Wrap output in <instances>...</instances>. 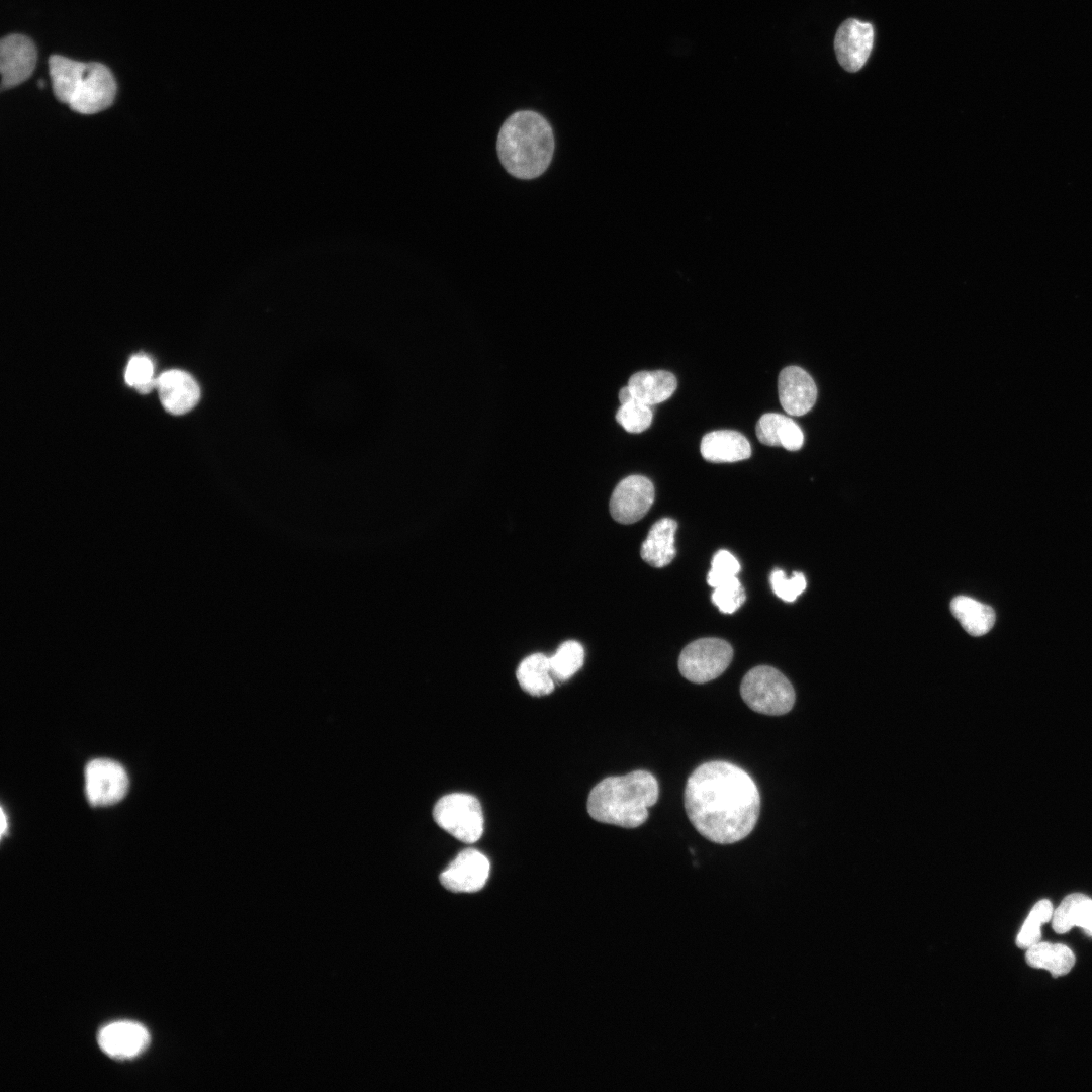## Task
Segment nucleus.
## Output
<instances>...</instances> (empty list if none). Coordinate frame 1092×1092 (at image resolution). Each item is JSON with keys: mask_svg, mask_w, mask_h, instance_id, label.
<instances>
[{"mask_svg": "<svg viewBox=\"0 0 1092 1092\" xmlns=\"http://www.w3.org/2000/svg\"><path fill=\"white\" fill-rule=\"evenodd\" d=\"M687 816L709 841L731 844L754 829L760 794L741 767L723 760L707 761L688 778L684 793Z\"/></svg>", "mask_w": 1092, "mask_h": 1092, "instance_id": "f257e3e1", "label": "nucleus"}, {"mask_svg": "<svg viewBox=\"0 0 1092 1092\" xmlns=\"http://www.w3.org/2000/svg\"><path fill=\"white\" fill-rule=\"evenodd\" d=\"M659 796L656 778L647 770L608 777L598 783L587 799V812L596 821L636 828L648 818V808Z\"/></svg>", "mask_w": 1092, "mask_h": 1092, "instance_id": "f03ea898", "label": "nucleus"}, {"mask_svg": "<svg viewBox=\"0 0 1092 1092\" xmlns=\"http://www.w3.org/2000/svg\"><path fill=\"white\" fill-rule=\"evenodd\" d=\"M496 150L502 165L511 175L521 179L536 178L551 162L553 132L540 114L530 110L518 111L502 125Z\"/></svg>", "mask_w": 1092, "mask_h": 1092, "instance_id": "7ed1b4c3", "label": "nucleus"}, {"mask_svg": "<svg viewBox=\"0 0 1092 1092\" xmlns=\"http://www.w3.org/2000/svg\"><path fill=\"white\" fill-rule=\"evenodd\" d=\"M49 71L56 98L78 113H97L109 107L114 100V77L101 63L78 62L52 55Z\"/></svg>", "mask_w": 1092, "mask_h": 1092, "instance_id": "20e7f679", "label": "nucleus"}, {"mask_svg": "<svg viewBox=\"0 0 1092 1092\" xmlns=\"http://www.w3.org/2000/svg\"><path fill=\"white\" fill-rule=\"evenodd\" d=\"M740 695L752 711L768 716L787 714L796 700L789 679L781 671L767 665L755 666L744 675Z\"/></svg>", "mask_w": 1092, "mask_h": 1092, "instance_id": "39448f33", "label": "nucleus"}, {"mask_svg": "<svg viewBox=\"0 0 1092 1092\" xmlns=\"http://www.w3.org/2000/svg\"><path fill=\"white\" fill-rule=\"evenodd\" d=\"M437 825L456 839L473 843L483 833V813L472 795L453 793L439 799L433 809Z\"/></svg>", "mask_w": 1092, "mask_h": 1092, "instance_id": "423d86ee", "label": "nucleus"}, {"mask_svg": "<svg viewBox=\"0 0 1092 1092\" xmlns=\"http://www.w3.org/2000/svg\"><path fill=\"white\" fill-rule=\"evenodd\" d=\"M733 658L731 645L720 638H701L688 644L678 658L681 675L695 684H705L720 676Z\"/></svg>", "mask_w": 1092, "mask_h": 1092, "instance_id": "0eeeda50", "label": "nucleus"}, {"mask_svg": "<svg viewBox=\"0 0 1092 1092\" xmlns=\"http://www.w3.org/2000/svg\"><path fill=\"white\" fill-rule=\"evenodd\" d=\"M128 778L123 766L111 759L98 758L85 767V791L93 806H108L127 793Z\"/></svg>", "mask_w": 1092, "mask_h": 1092, "instance_id": "6e6552de", "label": "nucleus"}, {"mask_svg": "<svg viewBox=\"0 0 1092 1092\" xmlns=\"http://www.w3.org/2000/svg\"><path fill=\"white\" fill-rule=\"evenodd\" d=\"M654 495V486L647 477L630 475L617 484L611 495V516L621 524L635 523L649 511Z\"/></svg>", "mask_w": 1092, "mask_h": 1092, "instance_id": "1a4fd4ad", "label": "nucleus"}, {"mask_svg": "<svg viewBox=\"0 0 1092 1092\" xmlns=\"http://www.w3.org/2000/svg\"><path fill=\"white\" fill-rule=\"evenodd\" d=\"M36 49L22 34H9L0 41L1 89H9L31 75L36 64Z\"/></svg>", "mask_w": 1092, "mask_h": 1092, "instance_id": "9d476101", "label": "nucleus"}, {"mask_svg": "<svg viewBox=\"0 0 1092 1092\" xmlns=\"http://www.w3.org/2000/svg\"><path fill=\"white\" fill-rule=\"evenodd\" d=\"M874 43L871 23L855 18L845 20L837 29L834 49L839 64L848 72H856L866 64Z\"/></svg>", "mask_w": 1092, "mask_h": 1092, "instance_id": "9b49d317", "label": "nucleus"}, {"mask_svg": "<svg viewBox=\"0 0 1092 1092\" xmlns=\"http://www.w3.org/2000/svg\"><path fill=\"white\" fill-rule=\"evenodd\" d=\"M489 869V861L484 854L474 848H467L441 873L440 882L452 892H476L485 885Z\"/></svg>", "mask_w": 1092, "mask_h": 1092, "instance_id": "f8f14e48", "label": "nucleus"}, {"mask_svg": "<svg viewBox=\"0 0 1092 1092\" xmlns=\"http://www.w3.org/2000/svg\"><path fill=\"white\" fill-rule=\"evenodd\" d=\"M779 399L791 416H802L815 404L817 387L812 377L798 366L784 368L778 379Z\"/></svg>", "mask_w": 1092, "mask_h": 1092, "instance_id": "ddd939ff", "label": "nucleus"}, {"mask_svg": "<svg viewBox=\"0 0 1092 1092\" xmlns=\"http://www.w3.org/2000/svg\"><path fill=\"white\" fill-rule=\"evenodd\" d=\"M149 1040L148 1030L133 1021L112 1022L104 1026L98 1034L101 1050L116 1059L136 1057L147 1048Z\"/></svg>", "mask_w": 1092, "mask_h": 1092, "instance_id": "4468645a", "label": "nucleus"}, {"mask_svg": "<svg viewBox=\"0 0 1092 1092\" xmlns=\"http://www.w3.org/2000/svg\"><path fill=\"white\" fill-rule=\"evenodd\" d=\"M156 388L164 408L173 415L192 410L200 398L195 379L187 372L173 369L163 372L156 380Z\"/></svg>", "mask_w": 1092, "mask_h": 1092, "instance_id": "2eb2a0df", "label": "nucleus"}, {"mask_svg": "<svg viewBox=\"0 0 1092 1092\" xmlns=\"http://www.w3.org/2000/svg\"><path fill=\"white\" fill-rule=\"evenodd\" d=\"M704 459L710 462H736L750 457L748 440L739 432L718 430L706 434L700 446Z\"/></svg>", "mask_w": 1092, "mask_h": 1092, "instance_id": "dca6fc26", "label": "nucleus"}, {"mask_svg": "<svg viewBox=\"0 0 1092 1092\" xmlns=\"http://www.w3.org/2000/svg\"><path fill=\"white\" fill-rule=\"evenodd\" d=\"M755 432L762 444L782 446L789 451L799 450L804 442L799 425L791 418L777 413L762 415L756 424Z\"/></svg>", "mask_w": 1092, "mask_h": 1092, "instance_id": "f3484780", "label": "nucleus"}, {"mask_svg": "<svg viewBox=\"0 0 1092 1092\" xmlns=\"http://www.w3.org/2000/svg\"><path fill=\"white\" fill-rule=\"evenodd\" d=\"M677 524L670 518H662L654 523L643 541L640 555L653 567H664L675 556L674 535Z\"/></svg>", "mask_w": 1092, "mask_h": 1092, "instance_id": "a211bd4d", "label": "nucleus"}, {"mask_svg": "<svg viewBox=\"0 0 1092 1092\" xmlns=\"http://www.w3.org/2000/svg\"><path fill=\"white\" fill-rule=\"evenodd\" d=\"M627 386L636 399L653 405L668 399L675 391L677 381L668 371H640L629 378Z\"/></svg>", "mask_w": 1092, "mask_h": 1092, "instance_id": "6ab92c4d", "label": "nucleus"}, {"mask_svg": "<svg viewBox=\"0 0 1092 1092\" xmlns=\"http://www.w3.org/2000/svg\"><path fill=\"white\" fill-rule=\"evenodd\" d=\"M1052 926L1059 934L1078 926L1092 937V899L1081 893L1066 896L1054 911Z\"/></svg>", "mask_w": 1092, "mask_h": 1092, "instance_id": "aec40b11", "label": "nucleus"}, {"mask_svg": "<svg viewBox=\"0 0 1092 1092\" xmlns=\"http://www.w3.org/2000/svg\"><path fill=\"white\" fill-rule=\"evenodd\" d=\"M952 615L962 627L972 636H982L990 631L995 623L994 610L973 598L958 596L950 603Z\"/></svg>", "mask_w": 1092, "mask_h": 1092, "instance_id": "412c9836", "label": "nucleus"}, {"mask_svg": "<svg viewBox=\"0 0 1092 1092\" xmlns=\"http://www.w3.org/2000/svg\"><path fill=\"white\" fill-rule=\"evenodd\" d=\"M516 675L521 688L531 696H545L554 690L549 657L542 653L526 657L518 666Z\"/></svg>", "mask_w": 1092, "mask_h": 1092, "instance_id": "4be33fe9", "label": "nucleus"}, {"mask_svg": "<svg viewBox=\"0 0 1092 1092\" xmlns=\"http://www.w3.org/2000/svg\"><path fill=\"white\" fill-rule=\"evenodd\" d=\"M1025 960L1030 967L1044 969L1055 978L1068 974L1075 964L1068 946L1040 941L1026 949Z\"/></svg>", "mask_w": 1092, "mask_h": 1092, "instance_id": "5701e85b", "label": "nucleus"}, {"mask_svg": "<svg viewBox=\"0 0 1092 1092\" xmlns=\"http://www.w3.org/2000/svg\"><path fill=\"white\" fill-rule=\"evenodd\" d=\"M584 649L574 640L562 643L552 657H549L551 675L559 684L566 681L582 666Z\"/></svg>", "mask_w": 1092, "mask_h": 1092, "instance_id": "b1692460", "label": "nucleus"}, {"mask_svg": "<svg viewBox=\"0 0 1092 1092\" xmlns=\"http://www.w3.org/2000/svg\"><path fill=\"white\" fill-rule=\"evenodd\" d=\"M1053 914L1054 909L1050 900L1042 899L1038 901L1025 919L1016 937V945L1019 948L1027 949L1038 943L1041 938L1040 926L1051 921Z\"/></svg>", "mask_w": 1092, "mask_h": 1092, "instance_id": "393cba45", "label": "nucleus"}, {"mask_svg": "<svg viewBox=\"0 0 1092 1092\" xmlns=\"http://www.w3.org/2000/svg\"><path fill=\"white\" fill-rule=\"evenodd\" d=\"M652 417L650 405L639 401L634 396L621 402L616 413L617 422L629 433H641L648 429Z\"/></svg>", "mask_w": 1092, "mask_h": 1092, "instance_id": "a878e982", "label": "nucleus"}, {"mask_svg": "<svg viewBox=\"0 0 1092 1092\" xmlns=\"http://www.w3.org/2000/svg\"><path fill=\"white\" fill-rule=\"evenodd\" d=\"M124 378L129 386L134 387L142 394L149 393L153 388H156L157 378H154V364L145 355H135L130 358L125 369Z\"/></svg>", "mask_w": 1092, "mask_h": 1092, "instance_id": "bb28decb", "label": "nucleus"}, {"mask_svg": "<svg viewBox=\"0 0 1092 1092\" xmlns=\"http://www.w3.org/2000/svg\"><path fill=\"white\" fill-rule=\"evenodd\" d=\"M746 596L737 576L715 587L712 602L724 614H732L745 602Z\"/></svg>", "mask_w": 1092, "mask_h": 1092, "instance_id": "cd10ccee", "label": "nucleus"}, {"mask_svg": "<svg viewBox=\"0 0 1092 1092\" xmlns=\"http://www.w3.org/2000/svg\"><path fill=\"white\" fill-rule=\"evenodd\" d=\"M740 570L738 560L727 550H719L713 557L707 582L712 587L736 577Z\"/></svg>", "mask_w": 1092, "mask_h": 1092, "instance_id": "c85d7f7f", "label": "nucleus"}, {"mask_svg": "<svg viewBox=\"0 0 1092 1092\" xmlns=\"http://www.w3.org/2000/svg\"><path fill=\"white\" fill-rule=\"evenodd\" d=\"M769 580L774 593L788 603L796 601L807 586L806 578L801 572H794L791 578H787L783 570L775 569Z\"/></svg>", "mask_w": 1092, "mask_h": 1092, "instance_id": "c756f323", "label": "nucleus"}, {"mask_svg": "<svg viewBox=\"0 0 1092 1092\" xmlns=\"http://www.w3.org/2000/svg\"><path fill=\"white\" fill-rule=\"evenodd\" d=\"M6 829H7L6 816H5V813H4L3 809L1 808V836L5 834Z\"/></svg>", "mask_w": 1092, "mask_h": 1092, "instance_id": "7c9ffc66", "label": "nucleus"}]
</instances>
